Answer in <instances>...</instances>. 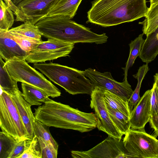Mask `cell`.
I'll use <instances>...</instances> for the list:
<instances>
[{
  "label": "cell",
  "instance_id": "6da1fadb",
  "mask_svg": "<svg viewBox=\"0 0 158 158\" xmlns=\"http://www.w3.org/2000/svg\"><path fill=\"white\" fill-rule=\"evenodd\" d=\"M35 111L36 119L50 127L81 133L91 131L97 127L95 113L83 112L50 99L35 108Z\"/></svg>",
  "mask_w": 158,
  "mask_h": 158
},
{
  "label": "cell",
  "instance_id": "7a4b0ae2",
  "mask_svg": "<svg viewBox=\"0 0 158 158\" xmlns=\"http://www.w3.org/2000/svg\"><path fill=\"white\" fill-rule=\"evenodd\" d=\"M148 9L146 0H95L86 22L105 27L116 25L145 17Z\"/></svg>",
  "mask_w": 158,
  "mask_h": 158
},
{
  "label": "cell",
  "instance_id": "3957f363",
  "mask_svg": "<svg viewBox=\"0 0 158 158\" xmlns=\"http://www.w3.org/2000/svg\"><path fill=\"white\" fill-rule=\"evenodd\" d=\"M33 67L50 80L73 95H90L95 87L90 80L86 77L84 71L52 62L34 63Z\"/></svg>",
  "mask_w": 158,
  "mask_h": 158
},
{
  "label": "cell",
  "instance_id": "277c9868",
  "mask_svg": "<svg viewBox=\"0 0 158 158\" xmlns=\"http://www.w3.org/2000/svg\"><path fill=\"white\" fill-rule=\"evenodd\" d=\"M5 65L10 76L18 82L38 88L52 98L60 96V91L25 59L15 57L5 61Z\"/></svg>",
  "mask_w": 158,
  "mask_h": 158
},
{
  "label": "cell",
  "instance_id": "5b68a950",
  "mask_svg": "<svg viewBox=\"0 0 158 158\" xmlns=\"http://www.w3.org/2000/svg\"><path fill=\"white\" fill-rule=\"evenodd\" d=\"M0 127L17 141L29 139L26 128L11 96L1 88Z\"/></svg>",
  "mask_w": 158,
  "mask_h": 158
},
{
  "label": "cell",
  "instance_id": "8992f818",
  "mask_svg": "<svg viewBox=\"0 0 158 158\" xmlns=\"http://www.w3.org/2000/svg\"><path fill=\"white\" fill-rule=\"evenodd\" d=\"M124 135L125 147L133 158H158V140L144 129L130 128Z\"/></svg>",
  "mask_w": 158,
  "mask_h": 158
},
{
  "label": "cell",
  "instance_id": "52a82bcc",
  "mask_svg": "<svg viewBox=\"0 0 158 158\" xmlns=\"http://www.w3.org/2000/svg\"><path fill=\"white\" fill-rule=\"evenodd\" d=\"M74 44L48 39L39 43L25 58L28 63H44L68 56L74 48Z\"/></svg>",
  "mask_w": 158,
  "mask_h": 158
},
{
  "label": "cell",
  "instance_id": "ba28073f",
  "mask_svg": "<svg viewBox=\"0 0 158 158\" xmlns=\"http://www.w3.org/2000/svg\"><path fill=\"white\" fill-rule=\"evenodd\" d=\"M71 152L73 158H133L127 151L122 139L109 135L88 150L72 151Z\"/></svg>",
  "mask_w": 158,
  "mask_h": 158
},
{
  "label": "cell",
  "instance_id": "9c48e42d",
  "mask_svg": "<svg viewBox=\"0 0 158 158\" xmlns=\"http://www.w3.org/2000/svg\"><path fill=\"white\" fill-rule=\"evenodd\" d=\"M84 71L85 76L94 86L103 88L128 101L133 91L127 80L118 82L113 79L110 72L101 73L91 68Z\"/></svg>",
  "mask_w": 158,
  "mask_h": 158
},
{
  "label": "cell",
  "instance_id": "30bf717a",
  "mask_svg": "<svg viewBox=\"0 0 158 158\" xmlns=\"http://www.w3.org/2000/svg\"><path fill=\"white\" fill-rule=\"evenodd\" d=\"M103 92V88L95 86L90 94V106L97 117V128L108 135L122 139L123 135L112 121L106 108Z\"/></svg>",
  "mask_w": 158,
  "mask_h": 158
},
{
  "label": "cell",
  "instance_id": "8fae6325",
  "mask_svg": "<svg viewBox=\"0 0 158 158\" xmlns=\"http://www.w3.org/2000/svg\"><path fill=\"white\" fill-rule=\"evenodd\" d=\"M56 0H23L17 6L21 15V22L35 24L48 13Z\"/></svg>",
  "mask_w": 158,
  "mask_h": 158
},
{
  "label": "cell",
  "instance_id": "7c38bea8",
  "mask_svg": "<svg viewBox=\"0 0 158 158\" xmlns=\"http://www.w3.org/2000/svg\"><path fill=\"white\" fill-rule=\"evenodd\" d=\"M152 89L146 91L131 113L130 121L131 128L144 129L150 120Z\"/></svg>",
  "mask_w": 158,
  "mask_h": 158
},
{
  "label": "cell",
  "instance_id": "4fadbf2b",
  "mask_svg": "<svg viewBox=\"0 0 158 158\" xmlns=\"http://www.w3.org/2000/svg\"><path fill=\"white\" fill-rule=\"evenodd\" d=\"M28 53L20 47L8 31L0 30V56L5 61L15 57L25 60Z\"/></svg>",
  "mask_w": 158,
  "mask_h": 158
},
{
  "label": "cell",
  "instance_id": "5bb4252c",
  "mask_svg": "<svg viewBox=\"0 0 158 158\" xmlns=\"http://www.w3.org/2000/svg\"><path fill=\"white\" fill-rule=\"evenodd\" d=\"M10 95L26 128L28 138L32 139L35 136L34 127L36 119L31 110V106L25 100L22 93L19 90L15 94Z\"/></svg>",
  "mask_w": 158,
  "mask_h": 158
},
{
  "label": "cell",
  "instance_id": "9a60e30c",
  "mask_svg": "<svg viewBox=\"0 0 158 158\" xmlns=\"http://www.w3.org/2000/svg\"><path fill=\"white\" fill-rule=\"evenodd\" d=\"M82 0H56L47 14L43 18L63 16L72 19L76 15Z\"/></svg>",
  "mask_w": 158,
  "mask_h": 158
},
{
  "label": "cell",
  "instance_id": "2e32d148",
  "mask_svg": "<svg viewBox=\"0 0 158 158\" xmlns=\"http://www.w3.org/2000/svg\"><path fill=\"white\" fill-rule=\"evenodd\" d=\"M8 31L13 36L39 43L43 41L41 39L42 34L38 27L29 21H26L20 25L12 28Z\"/></svg>",
  "mask_w": 158,
  "mask_h": 158
},
{
  "label": "cell",
  "instance_id": "e0dca14e",
  "mask_svg": "<svg viewBox=\"0 0 158 158\" xmlns=\"http://www.w3.org/2000/svg\"><path fill=\"white\" fill-rule=\"evenodd\" d=\"M21 87L24 99L31 106H40L50 99L46 93L35 87L22 83Z\"/></svg>",
  "mask_w": 158,
  "mask_h": 158
},
{
  "label": "cell",
  "instance_id": "ac0fdd59",
  "mask_svg": "<svg viewBox=\"0 0 158 158\" xmlns=\"http://www.w3.org/2000/svg\"><path fill=\"white\" fill-rule=\"evenodd\" d=\"M103 89V97L105 104L112 109L120 112L130 117L131 112L128 102L125 101L119 96Z\"/></svg>",
  "mask_w": 158,
  "mask_h": 158
},
{
  "label": "cell",
  "instance_id": "d6986e66",
  "mask_svg": "<svg viewBox=\"0 0 158 158\" xmlns=\"http://www.w3.org/2000/svg\"><path fill=\"white\" fill-rule=\"evenodd\" d=\"M145 17L144 20L139 24L143 25V33L147 36L158 27V2L150 5Z\"/></svg>",
  "mask_w": 158,
  "mask_h": 158
},
{
  "label": "cell",
  "instance_id": "ffe728a7",
  "mask_svg": "<svg viewBox=\"0 0 158 158\" xmlns=\"http://www.w3.org/2000/svg\"><path fill=\"white\" fill-rule=\"evenodd\" d=\"M5 62L0 56V85L1 88L12 95L15 94L19 90L18 81L13 78L9 73Z\"/></svg>",
  "mask_w": 158,
  "mask_h": 158
},
{
  "label": "cell",
  "instance_id": "44dd1931",
  "mask_svg": "<svg viewBox=\"0 0 158 158\" xmlns=\"http://www.w3.org/2000/svg\"><path fill=\"white\" fill-rule=\"evenodd\" d=\"M144 34L143 33L139 35L133 40L131 41L129 44L130 47L129 55L126 63L125 67L122 68L124 72L123 81L127 80L128 69L132 66L136 58L140 54L142 46L145 41V40L143 38Z\"/></svg>",
  "mask_w": 158,
  "mask_h": 158
},
{
  "label": "cell",
  "instance_id": "7402d4cb",
  "mask_svg": "<svg viewBox=\"0 0 158 158\" xmlns=\"http://www.w3.org/2000/svg\"><path fill=\"white\" fill-rule=\"evenodd\" d=\"M105 105L112 121L121 133L124 135L131 128L130 117Z\"/></svg>",
  "mask_w": 158,
  "mask_h": 158
},
{
  "label": "cell",
  "instance_id": "603a6c76",
  "mask_svg": "<svg viewBox=\"0 0 158 158\" xmlns=\"http://www.w3.org/2000/svg\"><path fill=\"white\" fill-rule=\"evenodd\" d=\"M149 70L148 63H146L140 66L137 73L133 75V77L137 79L138 82L136 88L133 91L128 101V106L131 112L141 98L139 96V91L141 83L146 74Z\"/></svg>",
  "mask_w": 158,
  "mask_h": 158
},
{
  "label": "cell",
  "instance_id": "cb8c5ba5",
  "mask_svg": "<svg viewBox=\"0 0 158 158\" xmlns=\"http://www.w3.org/2000/svg\"><path fill=\"white\" fill-rule=\"evenodd\" d=\"M0 30L8 31L15 20L14 13L3 0H0Z\"/></svg>",
  "mask_w": 158,
  "mask_h": 158
},
{
  "label": "cell",
  "instance_id": "d4e9b609",
  "mask_svg": "<svg viewBox=\"0 0 158 158\" xmlns=\"http://www.w3.org/2000/svg\"><path fill=\"white\" fill-rule=\"evenodd\" d=\"M25 151L19 158H42L41 150L37 136L35 135L32 139L25 140Z\"/></svg>",
  "mask_w": 158,
  "mask_h": 158
},
{
  "label": "cell",
  "instance_id": "484cf974",
  "mask_svg": "<svg viewBox=\"0 0 158 158\" xmlns=\"http://www.w3.org/2000/svg\"><path fill=\"white\" fill-rule=\"evenodd\" d=\"M17 141L5 132H0V158H9Z\"/></svg>",
  "mask_w": 158,
  "mask_h": 158
},
{
  "label": "cell",
  "instance_id": "4316f807",
  "mask_svg": "<svg viewBox=\"0 0 158 158\" xmlns=\"http://www.w3.org/2000/svg\"><path fill=\"white\" fill-rule=\"evenodd\" d=\"M50 127L36 119L34 127L35 135L51 143L58 150V144L54 139L49 131Z\"/></svg>",
  "mask_w": 158,
  "mask_h": 158
},
{
  "label": "cell",
  "instance_id": "83f0119b",
  "mask_svg": "<svg viewBox=\"0 0 158 158\" xmlns=\"http://www.w3.org/2000/svg\"><path fill=\"white\" fill-rule=\"evenodd\" d=\"M38 138L41 150L42 158H56L58 150L53 145L41 138Z\"/></svg>",
  "mask_w": 158,
  "mask_h": 158
},
{
  "label": "cell",
  "instance_id": "f1b7e54d",
  "mask_svg": "<svg viewBox=\"0 0 158 158\" xmlns=\"http://www.w3.org/2000/svg\"><path fill=\"white\" fill-rule=\"evenodd\" d=\"M152 89L151 98V117L158 116V86L154 82Z\"/></svg>",
  "mask_w": 158,
  "mask_h": 158
},
{
  "label": "cell",
  "instance_id": "f546056e",
  "mask_svg": "<svg viewBox=\"0 0 158 158\" xmlns=\"http://www.w3.org/2000/svg\"><path fill=\"white\" fill-rule=\"evenodd\" d=\"M12 36L18 44L20 47L24 51L28 53L32 51L40 43L12 35Z\"/></svg>",
  "mask_w": 158,
  "mask_h": 158
},
{
  "label": "cell",
  "instance_id": "4dcf8cb0",
  "mask_svg": "<svg viewBox=\"0 0 158 158\" xmlns=\"http://www.w3.org/2000/svg\"><path fill=\"white\" fill-rule=\"evenodd\" d=\"M26 140L17 141L9 158H19L24 152L26 147Z\"/></svg>",
  "mask_w": 158,
  "mask_h": 158
},
{
  "label": "cell",
  "instance_id": "1f68e13d",
  "mask_svg": "<svg viewBox=\"0 0 158 158\" xmlns=\"http://www.w3.org/2000/svg\"><path fill=\"white\" fill-rule=\"evenodd\" d=\"M154 81L158 86V72L154 76ZM151 128L154 130V136L156 137L158 136V116L151 117L149 121Z\"/></svg>",
  "mask_w": 158,
  "mask_h": 158
},
{
  "label": "cell",
  "instance_id": "d6a6232c",
  "mask_svg": "<svg viewBox=\"0 0 158 158\" xmlns=\"http://www.w3.org/2000/svg\"><path fill=\"white\" fill-rule=\"evenodd\" d=\"M23 0H12L13 2L16 5Z\"/></svg>",
  "mask_w": 158,
  "mask_h": 158
},
{
  "label": "cell",
  "instance_id": "836d02e7",
  "mask_svg": "<svg viewBox=\"0 0 158 158\" xmlns=\"http://www.w3.org/2000/svg\"><path fill=\"white\" fill-rule=\"evenodd\" d=\"M150 5L158 2V0H149Z\"/></svg>",
  "mask_w": 158,
  "mask_h": 158
},
{
  "label": "cell",
  "instance_id": "e575fe53",
  "mask_svg": "<svg viewBox=\"0 0 158 158\" xmlns=\"http://www.w3.org/2000/svg\"><path fill=\"white\" fill-rule=\"evenodd\" d=\"M5 3L12 1V0H3Z\"/></svg>",
  "mask_w": 158,
  "mask_h": 158
}]
</instances>
